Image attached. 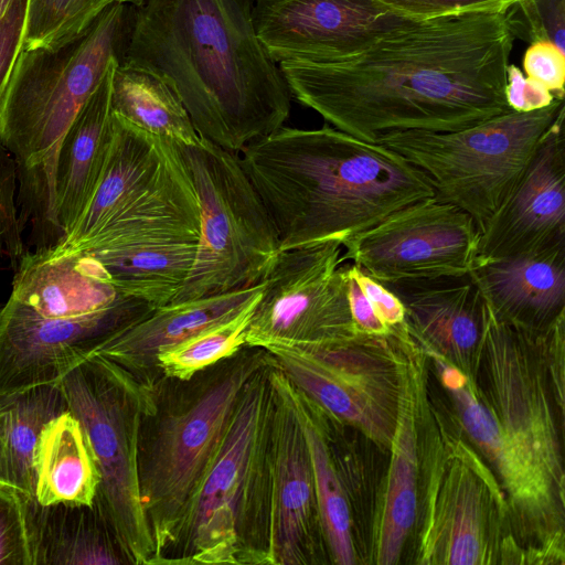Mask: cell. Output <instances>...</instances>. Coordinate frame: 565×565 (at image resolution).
Returning a JSON list of instances; mask_svg holds the SVG:
<instances>
[{"label":"cell","instance_id":"obj_1","mask_svg":"<svg viewBox=\"0 0 565 565\" xmlns=\"http://www.w3.org/2000/svg\"><path fill=\"white\" fill-rule=\"evenodd\" d=\"M514 4L402 17L331 60L278 65L301 105L367 142L394 131L471 128L511 110Z\"/></svg>","mask_w":565,"mask_h":565},{"label":"cell","instance_id":"obj_2","mask_svg":"<svg viewBox=\"0 0 565 565\" xmlns=\"http://www.w3.org/2000/svg\"><path fill=\"white\" fill-rule=\"evenodd\" d=\"M546 331L501 320L487 307L476 383L452 374L443 388L505 494L526 564L564 565V404L548 372Z\"/></svg>","mask_w":565,"mask_h":565},{"label":"cell","instance_id":"obj_3","mask_svg":"<svg viewBox=\"0 0 565 565\" xmlns=\"http://www.w3.org/2000/svg\"><path fill=\"white\" fill-rule=\"evenodd\" d=\"M122 62L164 79L200 138L232 152L290 114L291 94L258 38L253 0H145Z\"/></svg>","mask_w":565,"mask_h":565},{"label":"cell","instance_id":"obj_4","mask_svg":"<svg viewBox=\"0 0 565 565\" xmlns=\"http://www.w3.org/2000/svg\"><path fill=\"white\" fill-rule=\"evenodd\" d=\"M269 212L280 250L341 245L392 213L436 196L428 178L394 150L324 126L280 127L239 152Z\"/></svg>","mask_w":565,"mask_h":565},{"label":"cell","instance_id":"obj_5","mask_svg":"<svg viewBox=\"0 0 565 565\" xmlns=\"http://www.w3.org/2000/svg\"><path fill=\"white\" fill-rule=\"evenodd\" d=\"M418 499L413 563L525 564L494 472L463 434L451 408L429 395L422 376L417 397Z\"/></svg>","mask_w":565,"mask_h":565},{"label":"cell","instance_id":"obj_6","mask_svg":"<svg viewBox=\"0 0 565 565\" xmlns=\"http://www.w3.org/2000/svg\"><path fill=\"white\" fill-rule=\"evenodd\" d=\"M273 361L246 382L164 564L266 565Z\"/></svg>","mask_w":565,"mask_h":565},{"label":"cell","instance_id":"obj_7","mask_svg":"<svg viewBox=\"0 0 565 565\" xmlns=\"http://www.w3.org/2000/svg\"><path fill=\"white\" fill-rule=\"evenodd\" d=\"M67 411L83 426L100 483L94 501L127 563L152 565L154 544L140 488V436L158 412L156 384L93 354L58 383Z\"/></svg>","mask_w":565,"mask_h":565},{"label":"cell","instance_id":"obj_8","mask_svg":"<svg viewBox=\"0 0 565 565\" xmlns=\"http://www.w3.org/2000/svg\"><path fill=\"white\" fill-rule=\"evenodd\" d=\"M124 20L125 4L114 2L74 42L20 52L0 108V140L18 172L34 171L54 184L58 145L118 58Z\"/></svg>","mask_w":565,"mask_h":565},{"label":"cell","instance_id":"obj_9","mask_svg":"<svg viewBox=\"0 0 565 565\" xmlns=\"http://www.w3.org/2000/svg\"><path fill=\"white\" fill-rule=\"evenodd\" d=\"M564 99L509 110L455 131H394L376 143L399 153L429 180L436 196L468 213L481 232L519 182Z\"/></svg>","mask_w":565,"mask_h":565},{"label":"cell","instance_id":"obj_10","mask_svg":"<svg viewBox=\"0 0 565 565\" xmlns=\"http://www.w3.org/2000/svg\"><path fill=\"white\" fill-rule=\"evenodd\" d=\"M178 147L198 196L200 233L189 277L171 302L260 282L280 252V242L241 157L203 138Z\"/></svg>","mask_w":565,"mask_h":565},{"label":"cell","instance_id":"obj_11","mask_svg":"<svg viewBox=\"0 0 565 565\" xmlns=\"http://www.w3.org/2000/svg\"><path fill=\"white\" fill-rule=\"evenodd\" d=\"M415 343L405 321L385 334L355 330L307 347L265 348L301 393L339 423L388 450Z\"/></svg>","mask_w":565,"mask_h":565},{"label":"cell","instance_id":"obj_12","mask_svg":"<svg viewBox=\"0 0 565 565\" xmlns=\"http://www.w3.org/2000/svg\"><path fill=\"white\" fill-rule=\"evenodd\" d=\"M199 201L182 160L149 192L89 239L67 252L90 256L126 295L152 307L170 303L193 266Z\"/></svg>","mask_w":565,"mask_h":565},{"label":"cell","instance_id":"obj_13","mask_svg":"<svg viewBox=\"0 0 565 565\" xmlns=\"http://www.w3.org/2000/svg\"><path fill=\"white\" fill-rule=\"evenodd\" d=\"M241 356L188 407L161 418L140 458L143 509L154 544L152 565L173 550L195 493L222 445L241 393L268 352Z\"/></svg>","mask_w":565,"mask_h":565},{"label":"cell","instance_id":"obj_14","mask_svg":"<svg viewBox=\"0 0 565 565\" xmlns=\"http://www.w3.org/2000/svg\"><path fill=\"white\" fill-rule=\"evenodd\" d=\"M342 245L328 241L280 250L263 278L246 347H307L348 333L355 327L348 302Z\"/></svg>","mask_w":565,"mask_h":565},{"label":"cell","instance_id":"obj_15","mask_svg":"<svg viewBox=\"0 0 565 565\" xmlns=\"http://www.w3.org/2000/svg\"><path fill=\"white\" fill-rule=\"evenodd\" d=\"M479 241L468 213L433 196L347 239L341 259H351L383 285L456 277L473 267Z\"/></svg>","mask_w":565,"mask_h":565},{"label":"cell","instance_id":"obj_16","mask_svg":"<svg viewBox=\"0 0 565 565\" xmlns=\"http://www.w3.org/2000/svg\"><path fill=\"white\" fill-rule=\"evenodd\" d=\"M269 376L273 408L268 434L266 565L319 564L328 552L320 525L310 452L294 385L275 360Z\"/></svg>","mask_w":565,"mask_h":565},{"label":"cell","instance_id":"obj_17","mask_svg":"<svg viewBox=\"0 0 565 565\" xmlns=\"http://www.w3.org/2000/svg\"><path fill=\"white\" fill-rule=\"evenodd\" d=\"M152 308L130 296L93 313L46 318L9 298L0 309V396L58 383Z\"/></svg>","mask_w":565,"mask_h":565},{"label":"cell","instance_id":"obj_18","mask_svg":"<svg viewBox=\"0 0 565 565\" xmlns=\"http://www.w3.org/2000/svg\"><path fill=\"white\" fill-rule=\"evenodd\" d=\"M253 15L277 64L331 60L402 18L373 0H253Z\"/></svg>","mask_w":565,"mask_h":565},{"label":"cell","instance_id":"obj_19","mask_svg":"<svg viewBox=\"0 0 565 565\" xmlns=\"http://www.w3.org/2000/svg\"><path fill=\"white\" fill-rule=\"evenodd\" d=\"M565 242L564 111L542 139L525 172L480 232L477 260Z\"/></svg>","mask_w":565,"mask_h":565},{"label":"cell","instance_id":"obj_20","mask_svg":"<svg viewBox=\"0 0 565 565\" xmlns=\"http://www.w3.org/2000/svg\"><path fill=\"white\" fill-rule=\"evenodd\" d=\"M385 286L402 301L405 323L420 349L476 381L487 306L469 274Z\"/></svg>","mask_w":565,"mask_h":565},{"label":"cell","instance_id":"obj_21","mask_svg":"<svg viewBox=\"0 0 565 565\" xmlns=\"http://www.w3.org/2000/svg\"><path fill=\"white\" fill-rule=\"evenodd\" d=\"M426 355L414 343L401 398L386 476L376 495L369 541V563H399L412 539L418 499L417 397Z\"/></svg>","mask_w":565,"mask_h":565},{"label":"cell","instance_id":"obj_22","mask_svg":"<svg viewBox=\"0 0 565 565\" xmlns=\"http://www.w3.org/2000/svg\"><path fill=\"white\" fill-rule=\"evenodd\" d=\"M178 145L113 113V139L94 194L56 249L76 247L122 213L163 177Z\"/></svg>","mask_w":565,"mask_h":565},{"label":"cell","instance_id":"obj_23","mask_svg":"<svg viewBox=\"0 0 565 565\" xmlns=\"http://www.w3.org/2000/svg\"><path fill=\"white\" fill-rule=\"evenodd\" d=\"M468 274L490 312L501 320L541 330L565 315V242L476 260Z\"/></svg>","mask_w":565,"mask_h":565},{"label":"cell","instance_id":"obj_24","mask_svg":"<svg viewBox=\"0 0 565 565\" xmlns=\"http://www.w3.org/2000/svg\"><path fill=\"white\" fill-rule=\"evenodd\" d=\"M263 280L254 286L193 300L154 307L109 337L94 354L140 381L153 383L157 355L196 332L228 320L260 298Z\"/></svg>","mask_w":565,"mask_h":565},{"label":"cell","instance_id":"obj_25","mask_svg":"<svg viewBox=\"0 0 565 565\" xmlns=\"http://www.w3.org/2000/svg\"><path fill=\"white\" fill-rule=\"evenodd\" d=\"M127 297L90 256L50 247L25 252L9 298L42 317L63 318L100 311Z\"/></svg>","mask_w":565,"mask_h":565},{"label":"cell","instance_id":"obj_26","mask_svg":"<svg viewBox=\"0 0 565 565\" xmlns=\"http://www.w3.org/2000/svg\"><path fill=\"white\" fill-rule=\"evenodd\" d=\"M118 63V58L113 61L56 151L54 211L63 238L89 203L107 160L113 139V75Z\"/></svg>","mask_w":565,"mask_h":565},{"label":"cell","instance_id":"obj_27","mask_svg":"<svg viewBox=\"0 0 565 565\" xmlns=\"http://www.w3.org/2000/svg\"><path fill=\"white\" fill-rule=\"evenodd\" d=\"M32 565H115L127 563L95 505H43L26 498Z\"/></svg>","mask_w":565,"mask_h":565},{"label":"cell","instance_id":"obj_28","mask_svg":"<svg viewBox=\"0 0 565 565\" xmlns=\"http://www.w3.org/2000/svg\"><path fill=\"white\" fill-rule=\"evenodd\" d=\"M294 394L310 452L328 556L338 565H355L360 562V554L354 516L332 445L331 417L295 386Z\"/></svg>","mask_w":565,"mask_h":565},{"label":"cell","instance_id":"obj_29","mask_svg":"<svg viewBox=\"0 0 565 565\" xmlns=\"http://www.w3.org/2000/svg\"><path fill=\"white\" fill-rule=\"evenodd\" d=\"M33 469L39 503L94 505L100 483L97 461L83 426L68 411L42 429Z\"/></svg>","mask_w":565,"mask_h":565},{"label":"cell","instance_id":"obj_30","mask_svg":"<svg viewBox=\"0 0 565 565\" xmlns=\"http://www.w3.org/2000/svg\"><path fill=\"white\" fill-rule=\"evenodd\" d=\"M111 108L137 127L178 145L192 146L201 139L173 88L146 68L119 61L113 75Z\"/></svg>","mask_w":565,"mask_h":565},{"label":"cell","instance_id":"obj_31","mask_svg":"<svg viewBox=\"0 0 565 565\" xmlns=\"http://www.w3.org/2000/svg\"><path fill=\"white\" fill-rule=\"evenodd\" d=\"M67 412L58 386L46 384L0 396V430L17 490L35 498L33 455L44 426Z\"/></svg>","mask_w":565,"mask_h":565},{"label":"cell","instance_id":"obj_32","mask_svg":"<svg viewBox=\"0 0 565 565\" xmlns=\"http://www.w3.org/2000/svg\"><path fill=\"white\" fill-rule=\"evenodd\" d=\"M258 300L235 317L161 351L157 355V370L166 377L189 381L198 372L234 356L246 347L247 329Z\"/></svg>","mask_w":565,"mask_h":565},{"label":"cell","instance_id":"obj_33","mask_svg":"<svg viewBox=\"0 0 565 565\" xmlns=\"http://www.w3.org/2000/svg\"><path fill=\"white\" fill-rule=\"evenodd\" d=\"M115 0H26L22 50H56L81 38Z\"/></svg>","mask_w":565,"mask_h":565},{"label":"cell","instance_id":"obj_34","mask_svg":"<svg viewBox=\"0 0 565 565\" xmlns=\"http://www.w3.org/2000/svg\"><path fill=\"white\" fill-rule=\"evenodd\" d=\"M18 206V166L0 140V256L15 270L25 254Z\"/></svg>","mask_w":565,"mask_h":565},{"label":"cell","instance_id":"obj_35","mask_svg":"<svg viewBox=\"0 0 565 565\" xmlns=\"http://www.w3.org/2000/svg\"><path fill=\"white\" fill-rule=\"evenodd\" d=\"M25 501L22 493L0 488V565H32Z\"/></svg>","mask_w":565,"mask_h":565},{"label":"cell","instance_id":"obj_36","mask_svg":"<svg viewBox=\"0 0 565 565\" xmlns=\"http://www.w3.org/2000/svg\"><path fill=\"white\" fill-rule=\"evenodd\" d=\"M525 76L543 84L555 98L564 99L565 54L552 40L532 41L523 56Z\"/></svg>","mask_w":565,"mask_h":565},{"label":"cell","instance_id":"obj_37","mask_svg":"<svg viewBox=\"0 0 565 565\" xmlns=\"http://www.w3.org/2000/svg\"><path fill=\"white\" fill-rule=\"evenodd\" d=\"M26 0H14L0 20V108L23 47Z\"/></svg>","mask_w":565,"mask_h":565},{"label":"cell","instance_id":"obj_38","mask_svg":"<svg viewBox=\"0 0 565 565\" xmlns=\"http://www.w3.org/2000/svg\"><path fill=\"white\" fill-rule=\"evenodd\" d=\"M349 269L366 298L375 315L388 328L398 326L405 321V308L399 298L385 285L363 273L354 264H349Z\"/></svg>","mask_w":565,"mask_h":565},{"label":"cell","instance_id":"obj_39","mask_svg":"<svg viewBox=\"0 0 565 565\" xmlns=\"http://www.w3.org/2000/svg\"><path fill=\"white\" fill-rule=\"evenodd\" d=\"M505 97L510 108L516 111L541 109L555 99L543 84L526 77L513 64L508 66Z\"/></svg>","mask_w":565,"mask_h":565},{"label":"cell","instance_id":"obj_40","mask_svg":"<svg viewBox=\"0 0 565 565\" xmlns=\"http://www.w3.org/2000/svg\"><path fill=\"white\" fill-rule=\"evenodd\" d=\"M391 12L409 18H425L451 11L491 6L516 3L520 0H373Z\"/></svg>","mask_w":565,"mask_h":565},{"label":"cell","instance_id":"obj_41","mask_svg":"<svg viewBox=\"0 0 565 565\" xmlns=\"http://www.w3.org/2000/svg\"><path fill=\"white\" fill-rule=\"evenodd\" d=\"M349 309L355 327L367 333L385 334L391 331L375 315L369 299L352 277L349 264L344 265Z\"/></svg>","mask_w":565,"mask_h":565},{"label":"cell","instance_id":"obj_42","mask_svg":"<svg viewBox=\"0 0 565 565\" xmlns=\"http://www.w3.org/2000/svg\"><path fill=\"white\" fill-rule=\"evenodd\" d=\"M0 488L18 491L14 486V482H13V478H12V473H11V469H10V465H9V460H8L6 446L3 443L2 435H1V430H0Z\"/></svg>","mask_w":565,"mask_h":565},{"label":"cell","instance_id":"obj_43","mask_svg":"<svg viewBox=\"0 0 565 565\" xmlns=\"http://www.w3.org/2000/svg\"><path fill=\"white\" fill-rule=\"evenodd\" d=\"M14 0H0V20Z\"/></svg>","mask_w":565,"mask_h":565},{"label":"cell","instance_id":"obj_44","mask_svg":"<svg viewBox=\"0 0 565 565\" xmlns=\"http://www.w3.org/2000/svg\"><path fill=\"white\" fill-rule=\"evenodd\" d=\"M145 0H115V2H119V3H122V4H131L136 8H138L139 6L142 4Z\"/></svg>","mask_w":565,"mask_h":565}]
</instances>
